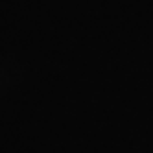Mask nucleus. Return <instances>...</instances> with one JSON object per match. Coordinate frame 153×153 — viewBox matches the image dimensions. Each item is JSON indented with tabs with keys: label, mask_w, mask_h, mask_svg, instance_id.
I'll return each mask as SVG.
<instances>
[]
</instances>
